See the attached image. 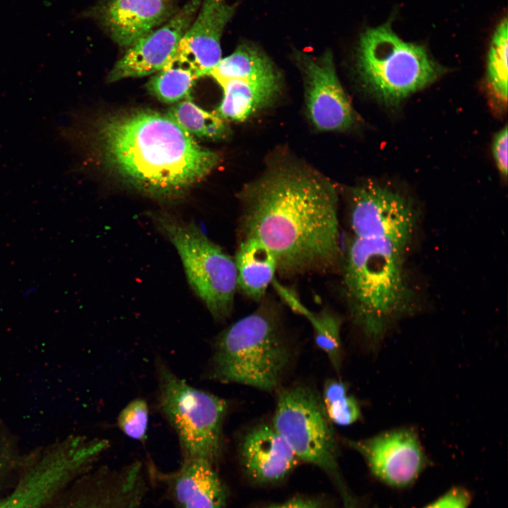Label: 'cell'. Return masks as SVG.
Instances as JSON below:
<instances>
[{"label":"cell","instance_id":"6da1fadb","mask_svg":"<svg viewBox=\"0 0 508 508\" xmlns=\"http://www.w3.org/2000/svg\"><path fill=\"white\" fill-rule=\"evenodd\" d=\"M241 238L273 254L282 277L340 269L338 195L327 178L303 167H274L241 192Z\"/></svg>","mask_w":508,"mask_h":508},{"label":"cell","instance_id":"7a4b0ae2","mask_svg":"<svg viewBox=\"0 0 508 508\" xmlns=\"http://www.w3.org/2000/svg\"><path fill=\"white\" fill-rule=\"evenodd\" d=\"M340 270L353 322L373 345L411 311L405 262L417 222L406 197L377 191L348 209Z\"/></svg>","mask_w":508,"mask_h":508},{"label":"cell","instance_id":"3957f363","mask_svg":"<svg viewBox=\"0 0 508 508\" xmlns=\"http://www.w3.org/2000/svg\"><path fill=\"white\" fill-rule=\"evenodd\" d=\"M56 131L60 141L85 140L119 179L157 198L181 197L219 162L216 152L200 145L167 114L150 109L103 118L85 135L61 126Z\"/></svg>","mask_w":508,"mask_h":508},{"label":"cell","instance_id":"277c9868","mask_svg":"<svg viewBox=\"0 0 508 508\" xmlns=\"http://www.w3.org/2000/svg\"><path fill=\"white\" fill-rule=\"evenodd\" d=\"M291 358L277 318L260 307L216 337L206 375L222 383L272 392L280 385Z\"/></svg>","mask_w":508,"mask_h":508},{"label":"cell","instance_id":"5b68a950","mask_svg":"<svg viewBox=\"0 0 508 508\" xmlns=\"http://www.w3.org/2000/svg\"><path fill=\"white\" fill-rule=\"evenodd\" d=\"M356 67L365 88L389 105L428 86L440 73L424 47L403 40L388 24L361 35Z\"/></svg>","mask_w":508,"mask_h":508},{"label":"cell","instance_id":"8992f818","mask_svg":"<svg viewBox=\"0 0 508 508\" xmlns=\"http://www.w3.org/2000/svg\"><path fill=\"white\" fill-rule=\"evenodd\" d=\"M157 406L174 430L181 461L205 460L214 466L223 449L226 400L196 388L156 361Z\"/></svg>","mask_w":508,"mask_h":508},{"label":"cell","instance_id":"52a82bcc","mask_svg":"<svg viewBox=\"0 0 508 508\" xmlns=\"http://www.w3.org/2000/svg\"><path fill=\"white\" fill-rule=\"evenodd\" d=\"M272 425L299 460L318 467L331 478L344 508H356L339 466V447L332 423L315 389L304 385L281 389Z\"/></svg>","mask_w":508,"mask_h":508},{"label":"cell","instance_id":"ba28073f","mask_svg":"<svg viewBox=\"0 0 508 508\" xmlns=\"http://www.w3.org/2000/svg\"><path fill=\"white\" fill-rule=\"evenodd\" d=\"M150 215L178 250L189 284L211 315L217 321L224 320L231 313L238 287L234 259L195 224L164 211Z\"/></svg>","mask_w":508,"mask_h":508},{"label":"cell","instance_id":"9c48e42d","mask_svg":"<svg viewBox=\"0 0 508 508\" xmlns=\"http://www.w3.org/2000/svg\"><path fill=\"white\" fill-rule=\"evenodd\" d=\"M102 456L100 443L84 436L29 453L14 482L0 493V508H41Z\"/></svg>","mask_w":508,"mask_h":508},{"label":"cell","instance_id":"30bf717a","mask_svg":"<svg viewBox=\"0 0 508 508\" xmlns=\"http://www.w3.org/2000/svg\"><path fill=\"white\" fill-rule=\"evenodd\" d=\"M145 474L136 461L119 468L95 466L41 508H141L148 490Z\"/></svg>","mask_w":508,"mask_h":508},{"label":"cell","instance_id":"8fae6325","mask_svg":"<svg viewBox=\"0 0 508 508\" xmlns=\"http://www.w3.org/2000/svg\"><path fill=\"white\" fill-rule=\"evenodd\" d=\"M346 444L362 456L377 479L394 488L412 485L429 463L417 433L411 428L347 440Z\"/></svg>","mask_w":508,"mask_h":508},{"label":"cell","instance_id":"7c38bea8","mask_svg":"<svg viewBox=\"0 0 508 508\" xmlns=\"http://www.w3.org/2000/svg\"><path fill=\"white\" fill-rule=\"evenodd\" d=\"M294 58L303 75L306 108L313 124L323 131L349 128L354 113L337 76L332 52L318 56L296 52Z\"/></svg>","mask_w":508,"mask_h":508},{"label":"cell","instance_id":"4fadbf2b","mask_svg":"<svg viewBox=\"0 0 508 508\" xmlns=\"http://www.w3.org/2000/svg\"><path fill=\"white\" fill-rule=\"evenodd\" d=\"M235 12L229 0H203L164 68H186L199 78L209 75L222 59V35Z\"/></svg>","mask_w":508,"mask_h":508},{"label":"cell","instance_id":"5bb4252c","mask_svg":"<svg viewBox=\"0 0 508 508\" xmlns=\"http://www.w3.org/2000/svg\"><path fill=\"white\" fill-rule=\"evenodd\" d=\"M200 4V0L190 1L162 26L130 45L113 66L107 81L114 83L127 78L143 77L161 71L193 20Z\"/></svg>","mask_w":508,"mask_h":508},{"label":"cell","instance_id":"9a60e30c","mask_svg":"<svg viewBox=\"0 0 508 508\" xmlns=\"http://www.w3.org/2000/svg\"><path fill=\"white\" fill-rule=\"evenodd\" d=\"M150 480L162 485L175 508H225V487L210 462L181 461L174 471H162L152 463L147 467Z\"/></svg>","mask_w":508,"mask_h":508},{"label":"cell","instance_id":"2e32d148","mask_svg":"<svg viewBox=\"0 0 508 508\" xmlns=\"http://www.w3.org/2000/svg\"><path fill=\"white\" fill-rule=\"evenodd\" d=\"M242 463L248 476L260 483L284 478L299 459L272 424H258L243 436L240 445Z\"/></svg>","mask_w":508,"mask_h":508},{"label":"cell","instance_id":"e0dca14e","mask_svg":"<svg viewBox=\"0 0 508 508\" xmlns=\"http://www.w3.org/2000/svg\"><path fill=\"white\" fill-rule=\"evenodd\" d=\"M176 12L168 0H111L99 11V17L116 43L129 47Z\"/></svg>","mask_w":508,"mask_h":508},{"label":"cell","instance_id":"ac0fdd59","mask_svg":"<svg viewBox=\"0 0 508 508\" xmlns=\"http://www.w3.org/2000/svg\"><path fill=\"white\" fill-rule=\"evenodd\" d=\"M281 85L279 73L226 81L220 85L223 97L214 113L224 121H244L270 104L279 94Z\"/></svg>","mask_w":508,"mask_h":508},{"label":"cell","instance_id":"d6986e66","mask_svg":"<svg viewBox=\"0 0 508 508\" xmlns=\"http://www.w3.org/2000/svg\"><path fill=\"white\" fill-rule=\"evenodd\" d=\"M234 261L238 287L249 298L261 301L277 273L273 254L259 241L243 238L238 244Z\"/></svg>","mask_w":508,"mask_h":508},{"label":"cell","instance_id":"ffe728a7","mask_svg":"<svg viewBox=\"0 0 508 508\" xmlns=\"http://www.w3.org/2000/svg\"><path fill=\"white\" fill-rule=\"evenodd\" d=\"M272 284L285 303L310 322L313 328L316 345L327 354L334 370L339 372L341 365V322L339 318L327 310L313 312L303 304L293 290L279 283L275 279Z\"/></svg>","mask_w":508,"mask_h":508},{"label":"cell","instance_id":"44dd1931","mask_svg":"<svg viewBox=\"0 0 508 508\" xmlns=\"http://www.w3.org/2000/svg\"><path fill=\"white\" fill-rule=\"evenodd\" d=\"M270 59L258 47L243 43L229 56L222 58L210 71L220 85L234 79L260 78L278 74Z\"/></svg>","mask_w":508,"mask_h":508},{"label":"cell","instance_id":"7402d4cb","mask_svg":"<svg viewBox=\"0 0 508 508\" xmlns=\"http://www.w3.org/2000/svg\"><path fill=\"white\" fill-rule=\"evenodd\" d=\"M167 115L190 135L198 138L222 139L229 131L226 121L214 113L201 109L190 98L175 104L168 110Z\"/></svg>","mask_w":508,"mask_h":508},{"label":"cell","instance_id":"603a6c76","mask_svg":"<svg viewBox=\"0 0 508 508\" xmlns=\"http://www.w3.org/2000/svg\"><path fill=\"white\" fill-rule=\"evenodd\" d=\"M198 79L186 68L171 66L157 72L147 82V88L159 101L172 104L188 99Z\"/></svg>","mask_w":508,"mask_h":508},{"label":"cell","instance_id":"cb8c5ba5","mask_svg":"<svg viewBox=\"0 0 508 508\" xmlns=\"http://www.w3.org/2000/svg\"><path fill=\"white\" fill-rule=\"evenodd\" d=\"M507 18L497 25L487 59V80L492 93L502 102L507 101L508 28Z\"/></svg>","mask_w":508,"mask_h":508},{"label":"cell","instance_id":"d4e9b609","mask_svg":"<svg viewBox=\"0 0 508 508\" xmlns=\"http://www.w3.org/2000/svg\"><path fill=\"white\" fill-rule=\"evenodd\" d=\"M321 397L332 423L347 426L361 418L360 404L353 396L348 394V385L345 382L327 380L324 385Z\"/></svg>","mask_w":508,"mask_h":508},{"label":"cell","instance_id":"484cf974","mask_svg":"<svg viewBox=\"0 0 508 508\" xmlns=\"http://www.w3.org/2000/svg\"><path fill=\"white\" fill-rule=\"evenodd\" d=\"M116 423L126 436L134 440L145 441L149 423L147 401L142 398L131 400L119 413Z\"/></svg>","mask_w":508,"mask_h":508},{"label":"cell","instance_id":"4316f807","mask_svg":"<svg viewBox=\"0 0 508 508\" xmlns=\"http://www.w3.org/2000/svg\"><path fill=\"white\" fill-rule=\"evenodd\" d=\"M471 495L466 490L455 487L425 508H468Z\"/></svg>","mask_w":508,"mask_h":508},{"label":"cell","instance_id":"83f0119b","mask_svg":"<svg viewBox=\"0 0 508 508\" xmlns=\"http://www.w3.org/2000/svg\"><path fill=\"white\" fill-rule=\"evenodd\" d=\"M507 147L508 130L507 126H505L495 135L492 145L495 164L500 174L504 177L507 176L508 169Z\"/></svg>","mask_w":508,"mask_h":508},{"label":"cell","instance_id":"f1b7e54d","mask_svg":"<svg viewBox=\"0 0 508 508\" xmlns=\"http://www.w3.org/2000/svg\"><path fill=\"white\" fill-rule=\"evenodd\" d=\"M267 508H324L318 501L309 498L296 497L285 502L270 506Z\"/></svg>","mask_w":508,"mask_h":508},{"label":"cell","instance_id":"f546056e","mask_svg":"<svg viewBox=\"0 0 508 508\" xmlns=\"http://www.w3.org/2000/svg\"><path fill=\"white\" fill-rule=\"evenodd\" d=\"M168 1H170V0H168Z\"/></svg>","mask_w":508,"mask_h":508}]
</instances>
